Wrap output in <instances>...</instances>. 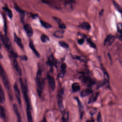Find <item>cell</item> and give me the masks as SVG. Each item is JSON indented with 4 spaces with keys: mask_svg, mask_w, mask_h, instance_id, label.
<instances>
[{
    "mask_svg": "<svg viewBox=\"0 0 122 122\" xmlns=\"http://www.w3.org/2000/svg\"><path fill=\"white\" fill-rule=\"evenodd\" d=\"M0 76L1 77L5 87L7 90V92L9 96V98L11 100H12L13 99V96L12 91L11 88L10 83L6 72L4 70L2 66L0 64Z\"/></svg>",
    "mask_w": 122,
    "mask_h": 122,
    "instance_id": "1",
    "label": "cell"
},
{
    "mask_svg": "<svg viewBox=\"0 0 122 122\" xmlns=\"http://www.w3.org/2000/svg\"><path fill=\"white\" fill-rule=\"evenodd\" d=\"M0 38L2 42L5 47L7 48V50L10 53L11 55L15 59L18 57V55L17 53L13 51V48L12 46V43L10 38L7 37L6 35H0Z\"/></svg>",
    "mask_w": 122,
    "mask_h": 122,
    "instance_id": "2",
    "label": "cell"
},
{
    "mask_svg": "<svg viewBox=\"0 0 122 122\" xmlns=\"http://www.w3.org/2000/svg\"><path fill=\"white\" fill-rule=\"evenodd\" d=\"M36 82L37 87V94L39 97H41L42 96L43 90L44 88L45 82L42 77V71L40 69H39L37 72Z\"/></svg>",
    "mask_w": 122,
    "mask_h": 122,
    "instance_id": "3",
    "label": "cell"
},
{
    "mask_svg": "<svg viewBox=\"0 0 122 122\" xmlns=\"http://www.w3.org/2000/svg\"><path fill=\"white\" fill-rule=\"evenodd\" d=\"M19 82L24 99L27 105V109H31L30 101L28 96L27 87V85H26V84L24 83L23 80L21 78H20Z\"/></svg>",
    "mask_w": 122,
    "mask_h": 122,
    "instance_id": "4",
    "label": "cell"
},
{
    "mask_svg": "<svg viewBox=\"0 0 122 122\" xmlns=\"http://www.w3.org/2000/svg\"><path fill=\"white\" fill-rule=\"evenodd\" d=\"M80 79L82 82L88 87H90L94 83V82L89 76H82L81 77Z\"/></svg>",
    "mask_w": 122,
    "mask_h": 122,
    "instance_id": "5",
    "label": "cell"
},
{
    "mask_svg": "<svg viewBox=\"0 0 122 122\" xmlns=\"http://www.w3.org/2000/svg\"><path fill=\"white\" fill-rule=\"evenodd\" d=\"M47 78L49 87L51 89L52 91H53L55 90L56 87L55 79L52 76L49 75H48L47 76Z\"/></svg>",
    "mask_w": 122,
    "mask_h": 122,
    "instance_id": "6",
    "label": "cell"
},
{
    "mask_svg": "<svg viewBox=\"0 0 122 122\" xmlns=\"http://www.w3.org/2000/svg\"><path fill=\"white\" fill-rule=\"evenodd\" d=\"M14 90L15 93V96L17 98V100L18 101V102L21 105L22 103L21 101V95H20V91L18 88V85L17 83H15L14 85Z\"/></svg>",
    "mask_w": 122,
    "mask_h": 122,
    "instance_id": "7",
    "label": "cell"
},
{
    "mask_svg": "<svg viewBox=\"0 0 122 122\" xmlns=\"http://www.w3.org/2000/svg\"><path fill=\"white\" fill-rule=\"evenodd\" d=\"M74 99L76 100L77 102L78 106L79 113H80V117L81 119H82L83 118L84 114V110L82 104L78 98L77 97H75Z\"/></svg>",
    "mask_w": 122,
    "mask_h": 122,
    "instance_id": "8",
    "label": "cell"
},
{
    "mask_svg": "<svg viewBox=\"0 0 122 122\" xmlns=\"http://www.w3.org/2000/svg\"><path fill=\"white\" fill-rule=\"evenodd\" d=\"M63 91L61 92L59 94L58 96V105L60 110L62 111H63L64 110V105L63 104Z\"/></svg>",
    "mask_w": 122,
    "mask_h": 122,
    "instance_id": "9",
    "label": "cell"
},
{
    "mask_svg": "<svg viewBox=\"0 0 122 122\" xmlns=\"http://www.w3.org/2000/svg\"><path fill=\"white\" fill-rule=\"evenodd\" d=\"M24 28L28 37H31L32 36L33 33V30L30 24H26L24 25Z\"/></svg>",
    "mask_w": 122,
    "mask_h": 122,
    "instance_id": "10",
    "label": "cell"
},
{
    "mask_svg": "<svg viewBox=\"0 0 122 122\" xmlns=\"http://www.w3.org/2000/svg\"><path fill=\"white\" fill-rule=\"evenodd\" d=\"M92 92V88L91 87H88L87 88L81 91L80 93V95L81 97H86L90 95Z\"/></svg>",
    "mask_w": 122,
    "mask_h": 122,
    "instance_id": "11",
    "label": "cell"
},
{
    "mask_svg": "<svg viewBox=\"0 0 122 122\" xmlns=\"http://www.w3.org/2000/svg\"><path fill=\"white\" fill-rule=\"evenodd\" d=\"M13 107L14 111H15V114L17 116V122H22L21 116H20V113L19 112L18 107L16 103L13 104Z\"/></svg>",
    "mask_w": 122,
    "mask_h": 122,
    "instance_id": "12",
    "label": "cell"
},
{
    "mask_svg": "<svg viewBox=\"0 0 122 122\" xmlns=\"http://www.w3.org/2000/svg\"><path fill=\"white\" fill-rule=\"evenodd\" d=\"M67 65L65 63H63L61 65V70L59 73V77L63 78L65 76L66 72V69L67 68Z\"/></svg>",
    "mask_w": 122,
    "mask_h": 122,
    "instance_id": "13",
    "label": "cell"
},
{
    "mask_svg": "<svg viewBox=\"0 0 122 122\" xmlns=\"http://www.w3.org/2000/svg\"><path fill=\"white\" fill-rule=\"evenodd\" d=\"M14 41L16 43L17 45L20 47L22 49L23 48V45L22 43V41H21V39L18 37V36H17V35L15 34V33H14Z\"/></svg>",
    "mask_w": 122,
    "mask_h": 122,
    "instance_id": "14",
    "label": "cell"
},
{
    "mask_svg": "<svg viewBox=\"0 0 122 122\" xmlns=\"http://www.w3.org/2000/svg\"><path fill=\"white\" fill-rule=\"evenodd\" d=\"M15 10L20 14V18L22 21L24 20L25 18V12L20 8L18 5L17 4H15Z\"/></svg>",
    "mask_w": 122,
    "mask_h": 122,
    "instance_id": "15",
    "label": "cell"
},
{
    "mask_svg": "<svg viewBox=\"0 0 122 122\" xmlns=\"http://www.w3.org/2000/svg\"><path fill=\"white\" fill-rule=\"evenodd\" d=\"M115 37L111 35H109L107 36L104 41V44L106 45L107 43H108V45H111V43L113 42L115 39Z\"/></svg>",
    "mask_w": 122,
    "mask_h": 122,
    "instance_id": "16",
    "label": "cell"
},
{
    "mask_svg": "<svg viewBox=\"0 0 122 122\" xmlns=\"http://www.w3.org/2000/svg\"><path fill=\"white\" fill-rule=\"evenodd\" d=\"M29 47L30 48V49L33 51V53H35V55L37 56L38 58H40V55L38 52V51L36 50L34 46V44L32 41H30L29 43Z\"/></svg>",
    "mask_w": 122,
    "mask_h": 122,
    "instance_id": "17",
    "label": "cell"
},
{
    "mask_svg": "<svg viewBox=\"0 0 122 122\" xmlns=\"http://www.w3.org/2000/svg\"><path fill=\"white\" fill-rule=\"evenodd\" d=\"M14 65L15 68V70H16V71H17V72L18 73L19 75H22V72L21 68H20L18 62L16 60H14Z\"/></svg>",
    "mask_w": 122,
    "mask_h": 122,
    "instance_id": "18",
    "label": "cell"
},
{
    "mask_svg": "<svg viewBox=\"0 0 122 122\" xmlns=\"http://www.w3.org/2000/svg\"><path fill=\"white\" fill-rule=\"evenodd\" d=\"M99 92H97L95 93H93L89 99L88 101V103H92L93 102H95L97 100V98L98 97L99 94Z\"/></svg>",
    "mask_w": 122,
    "mask_h": 122,
    "instance_id": "19",
    "label": "cell"
},
{
    "mask_svg": "<svg viewBox=\"0 0 122 122\" xmlns=\"http://www.w3.org/2000/svg\"><path fill=\"white\" fill-rule=\"evenodd\" d=\"M5 101V96L2 87L0 84V102L1 103L4 102Z\"/></svg>",
    "mask_w": 122,
    "mask_h": 122,
    "instance_id": "20",
    "label": "cell"
},
{
    "mask_svg": "<svg viewBox=\"0 0 122 122\" xmlns=\"http://www.w3.org/2000/svg\"><path fill=\"white\" fill-rule=\"evenodd\" d=\"M64 32H65V31L64 30H60L55 31L54 32L53 35L55 37L57 38H61L63 37Z\"/></svg>",
    "mask_w": 122,
    "mask_h": 122,
    "instance_id": "21",
    "label": "cell"
},
{
    "mask_svg": "<svg viewBox=\"0 0 122 122\" xmlns=\"http://www.w3.org/2000/svg\"><path fill=\"white\" fill-rule=\"evenodd\" d=\"M72 90L73 92H76L80 90L81 89L80 84L77 82L73 83L72 86Z\"/></svg>",
    "mask_w": 122,
    "mask_h": 122,
    "instance_id": "22",
    "label": "cell"
},
{
    "mask_svg": "<svg viewBox=\"0 0 122 122\" xmlns=\"http://www.w3.org/2000/svg\"><path fill=\"white\" fill-rule=\"evenodd\" d=\"M81 28L85 30H89L91 28V26L88 23L83 22L80 25Z\"/></svg>",
    "mask_w": 122,
    "mask_h": 122,
    "instance_id": "23",
    "label": "cell"
},
{
    "mask_svg": "<svg viewBox=\"0 0 122 122\" xmlns=\"http://www.w3.org/2000/svg\"><path fill=\"white\" fill-rule=\"evenodd\" d=\"M69 119V113L67 111L63 112L62 120V122H68Z\"/></svg>",
    "mask_w": 122,
    "mask_h": 122,
    "instance_id": "24",
    "label": "cell"
},
{
    "mask_svg": "<svg viewBox=\"0 0 122 122\" xmlns=\"http://www.w3.org/2000/svg\"><path fill=\"white\" fill-rule=\"evenodd\" d=\"M26 114L28 122H33L31 110L26 109Z\"/></svg>",
    "mask_w": 122,
    "mask_h": 122,
    "instance_id": "25",
    "label": "cell"
},
{
    "mask_svg": "<svg viewBox=\"0 0 122 122\" xmlns=\"http://www.w3.org/2000/svg\"><path fill=\"white\" fill-rule=\"evenodd\" d=\"M3 9L5 11L6 13H7V15L10 17V19L12 18L13 15L12 12L11 11V10H10L7 6H5V7L3 8Z\"/></svg>",
    "mask_w": 122,
    "mask_h": 122,
    "instance_id": "26",
    "label": "cell"
},
{
    "mask_svg": "<svg viewBox=\"0 0 122 122\" xmlns=\"http://www.w3.org/2000/svg\"><path fill=\"white\" fill-rule=\"evenodd\" d=\"M0 117L2 119L5 118V111L4 107L0 105Z\"/></svg>",
    "mask_w": 122,
    "mask_h": 122,
    "instance_id": "27",
    "label": "cell"
},
{
    "mask_svg": "<svg viewBox=\"0 0 122 122\" xmlns=\"http://www.w3.org/2000/svg\"><path fill=\"white\" fill-rule=\"evenodd\" d=\"M48 63L51 67H53L55 65V60L53 55L51 56L48 59Z\"/></svg>",
    "mask_w": 122,
    "mask_h": 122,
    "instance_id": "28",
    "label": "cell"
},
{
    "mask_svg": "<svg viewBox=\"0 0 122 122\" xmlns=\"http://www.w3.org/2000/svg\"><path fill=\"white\" fill-rule=\"evenodd\" d=\"M40 22L41 25L45 28L48 29V28H50L52 27V26L50 24L45 22V21L41 20H40Z\"/></svg>",
    "mask_w": 122,
    "mask_h": 122,
    "instance_id": "29",
    "label": "cell"
},
{
    "mask_svg": "<svg viewBox=\"0 0 122 122\" xmlns=\"http://www.w3.org/2000/svg\"><path fill=\"white\" fill-rule=\"evenodd\" d=\"M72 57L74 59L79 60L80 61H82V62H85L86 60V58H85V57H83V56H78L73 55L72 56Z\"/></svg>",
    "mask_w": 122,
    "mask_h": 122,
    "instance_id": "30",
    "label": "cell"
},
{
    "mask_svg": "<svg viewBox=\"0 0 122 122\" xmlns=\"http://www.w3.org/2000/svg\"><path fill=\"white\" fill-rule=\"evenodd\" d=\"M113 5H114V6L115 7L116 9L120 12L121 13L122 12V8H121V6L117 3L116 2V1H113Z\"/></svg>",
    "mask_w": 122,
    "mask_h": 122,
    "instance_id": "31",
    "label": "cell"
},
{
    "mask_svg": "<svg viewBox=\"0 0 122 122\" xmlns=\"http://www.w3.org/2000/svg\"><path fill=\"white\" fill-rule=\"evenodd\" d=\"M41 41L43 43L47 42L50 40V39L48 36L45 35H42L41 37Z\"/></svg>",
    "mask_w": 122,
    "mask_h": 122,
    "instance_id": "32",
    "label": "cell"
},
{
    "mask_svg": "<svg viewBox=\"0 0 122 122\" xmlns=\"http://www.w3.org/2000/svg\"><path fill=\"white\" fill-rule=\"evenodd\" d=\"M87 42L88 43L91 47L92 48L94 49H96V45L92 41L90 38L88 39L87 40Z\"/></svg>",
    "mask_w": 122,
    "mask_h": 122,
    "instance_id": "33",
    "label": "cell"
},
{
    "mask_svg": "<svg viewBox=\"0 0 122 122\" xmlns=\"http://www.w3.org/2000/svg\"><path fill=\"white\" fill-rule=\"evenodd\" d=\"M59 44L61 47H62L63 48L67 49L69 47V45L68 44H67L66 42H64V41H60L59 42Z\"/></svg>",
    "mask_w": 122,
    "mask_h": 122,
    "instance_id": "34",
    "label": "cell"
},
{
    "mask_svg": "<svg viewBox=\"0 0 122 122\" xmlns=\"http://www.w3.org/2000/svg\"><path fill=\"white\" fill-rule=\"evenodd\" d=\"M117 30L118 32L122 33V25L121 23H119L117 24Z\"/></svg>",
    "mask_w": 122,
    "mask_h": 122,
    "instance_id": "35",
    "label": "cell"
},
{
    "mask_svg": "<svg viewBox=\"0 0 122 122\" xmlns=\"http://www.w3.org/2000/svg\"><path fill=\"white\" fill-rule=\"evenodd\" d=\"M20 59L23 61H27L28 60V58L27 56L25 55H23L20 56Z\"/></svg>",
    "mask_w": 122,
    "mask_h": 122,
    "instance_id": "36",
    "label": "cell"
},
{
    "mask_svg": "<svg viewBox=\"0 0 122 122\" xmlns=\"http://www.w3.org/2000/svg\"><path fill=\"white\" fill-rule=\"evenodd\" d=\"M59 28L61 29H65L66 28V26L64 23L62 22V23L59 24Z\"/></svg>",
    "mask_w": 122,
    "mask_h": 122,
    "instance_id": "37",
    "label": "cell"
},
{
    "mask_svg": "<svg viewBox=\"0 0 122 122\" xmlns=\"http://www.w3.org/2000/svg\"><path fill=\"white\" fill-rule=\"evenodd\" d=\"M53 18H54L55 20V21L57 23H58V25L60 24V23H62V21L59 18H58L57 17H53Z\"/></svg>",
    "mask_w": 122,
    "mask_h": 122,
    "instance_id": "38",
    "label": "cell"
},
{
    "mask_svg": "<svg viewBox=\"0 0 122 122\" xmlns=\"http://www.w3.org/2000/svg\"><path fill=\"white\" fill-rule=\"evenodd\" d=\"M85 42V40L83 38H81V39H79L78 40V43L80 45H82Z\"/></svg>",
    "mask_w": 122,
    "mask_h": 122,
    "instance_id": "39",
    "label": "cell"
},
{
    "mask_svg": "<svg viewBox=\"0 0 122 122\" xmlns=\"http://www.w3.org/2000/svg\"><path fill=\"white\" fill-rule=\"evenodd\" d=\"M117 37L119 40L120 41H122V33L118 32L117 34Z\"/></svg>",
    "mask_w": 122,
    "mask_h": 122,
    "instance_id": "40",
    "label": "cell"
},
{
    "mask_svg": "<svg viewBox=\"0 0 122 122\" xmlns=\"http://www.w3.org/2000/svg\"><path fill=\"white\" fill-rule=\"evenodd\" d=\"M31 15H32V17L34 19H36V18H37L38 16V15H36V14H35H35H32Z\"/></svg>",
    "mask_w": 122,
    "mask_h": 122,
    "instance_id": "41",
    "label": "cell"
},
{
    "mask_svg": "<svg viewBox=\"0 0 122 122\" xmlns=\"http://www.w3.org/2000/svg\"><path fill=\"white\" fill-rule=\"evenodd\" d=\"M95 121L94 119L92 118V119H90V120H87L86 121V122H95Z\"/></svg>",
    "mask_w": 122,
    "mask_h": 122,
    "instance_id": "42",
    "label": "cell"
},
{
    "mask_svg": "<svg viewBox=\"0 0 122 122\" xmlns=\"http://www.w3.org/2000/svg\"><path fill=\"white\" fill-rule=\"evenodd\" d=\"M103 12H104V10L102 9V10H101V11L100 12V13H99V15H103Z\"/></svg>",
    "mask_w": 122,
    "mask_h": 122,
    "instance_id": "43",
    "label": "cell"
},
{
    "mask_svg": "<svg viewBox=\"0 0 122 122\" xmlns=\"http://www.w3.org/2000/svg\"><path fill=\"white\" fill-rule=\"evenodd\" d=\"M3 58V56L2 55V53L0 52V59H2Z\"/></svg>",
    "mask_w": 122,
    "mask_h": 122,
    "instance_id": "44",
    "label": "cell"
},
{
    "mask_svg": "<svg viewBox=\"0 0 122 122\" xmlns=\"http://www.w3.org/2000/svg\"><path fill=\"white\" fill-rule=\"evenodd\" d=\"M40 122H46V120L45 118H44V119H43L42 121H41Z\"/></svg>",
    "mask_w": 122,
    "mask_h": 122,
    "instance_id": "45",
    "label": "cell"
},
{
    "mask_svg": "<svg viewBox=\"0 0 122 122\" xmlns=\"http://www.w3.org/2000/svg\"><path fill=\"white\" fill-rule=\"evenodd\" d=\"M97 122H102V120L100 119H98L97 120Z\"/></svg>",
    "mask_w": 122,
    "mask_h": 122,
    "instance_id": "46",
    "label": "cell"
},
{
    "mask_svg": "<svg viewBox=\"0 0 122 122\" xmlns=\"http://www.w3.org/2000/svg\"><path fill=\"white\" fill-rule=\"evenodd\" d=\"M2 45H1V43H0V49H1L2 48Z\"/></svg>",
    "mask_w": 122,
    "mask_h": 122,
    "instance_id": "47",
    "label": "cell"
},
{
    "mask_svg": "<svg viewBox=\"0 0 122 122\" xmlns=\"http://www.w3.org/2000/svg\"></svg>",
    "mask_w": 122,
    "mask_h": 122,
    "instance_id": "48",
    "label": "cell"
}]
</instances>
